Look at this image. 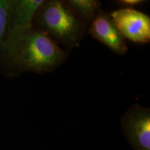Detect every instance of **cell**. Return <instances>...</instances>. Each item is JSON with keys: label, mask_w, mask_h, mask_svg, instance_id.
Wrapping results in <instances>:
<instances>
[{"label": "cell", "mask_w": 150, "mask_h": 150, "mask_svg": "<svg viewBox=\"0 0 150 150\" xmlns=\"http://www.w3.org/2000/svg\"><path fill=\"white\" fill-rule=\"evenodd\" d=\"M65 2L85 23L92 22L102 5L97 0H68Z\"/></svg>", "instance_id": "cell-7"}, {"label": "cell", "mask_w": 150, "mask_h": 150, "mask_svg": "<svg viewBox=\"0 0 150 150\" xmlns=\"http://www.w3.org/2000/svg\"><path fill=\"white\" fill-rule=\"evenodd\" d=\"M121 125L134 150H150L149 108L133 105L123 115Z\"/></svg>", "instance_id": "cell-4"}, {"label": "cell", "mask_w": 150, "mask_h": 150, "mask_svg": "<svg viewBox=\"0 0 150 150\" xmlns=\"http://www.w3.org/2000/svg\"><path fill=\"white\" fill-rule=\"evenodd\" d=\"M17 56L26 69L43 73L57 68L67 54L48 34L33 27L24 39Z\"/></svg>", "instance_id": "cell-2"}, {"label": "cell", "mask_w": 150, "mask_h": 150, "mask_svg": "<svg viewBox=\"0 0 150 150\" xmlns=\"http://www.w3.org/2000/svg\"><path fill=\"white\" fill-rule=\"evenodd\" d=\"M44 0H19L11 2L6 49L16 57L24 39L33 28L38 9Z\"/></svg>", "instance_id": "cell-3"}, {"label": "cell", "mask_w": 150, "mask_h": 150, "mask_svg": "<svg viewBox=\"0 0 150 150\" xmlns=\"http://www.w3.org/2000/svg\"><path fill=\"white\" fill-rule=\"evenodd\" d=\"M11 1L0 0V47L4 37L10 15Z\"/></svg>", "instance_id": "cell-8"}, {"label": "cell", "mask_w": 150, "mask_h": 150, "mask_svg": "<svg viewBox=\"0 0 150 150\" xmlns=\"http://www.w3.org/2000/svg\"><path fill=\"white\" fill-rule=\"evenodd\" d=\"M90 33L115 53L122 55L127 48L125 38L118 31L110 15L99 10L91 22Z\"/></svg>", "instance_id": "cell-6"}, {"label": "cell", "mask_w": 150, "mask_h": 150, "mask_svg": "<svg viewBox=\"0 0 150 150\" xmlns=\"http://www.w3.org/2000/svg\"><path fill=\"white\" fill-rule=\"evenodd\" d=\"M109 15L125 39L136 43L149 42L150 18L147 14L134 8H124Z\"/></svg>", "instance_id": "cell-5"}, {"label": "cell", "mask_w": 150, "mask_h": 150, "mask_svg": "<svg viewBox=\"0 0 150 150\" xmlns=\"http://www.w3.org/2000/svg\"><path fill=\"white\" fill-rule=\"evenodd\" d=\"M118 4L120 5L127 6V8H131V6H136L140 5L145 2L142 0H120L117 1Z\"/></svg>", "instance_id": "cell-9"}, {"label": "cell", "mask_w": 150, "mask_h": 150, "mask_svg": "<svg viewBox=\"0 0 150 150\" xmlns=\"http://www.w3.org/2000/svg\"><path fill=\"white\" fill-rule=\"evenodd\" d=\"M35 19L36 28L67 48L78 47L84 36L86 24L65 1H44L38 9Z\"/></svg>", "instance_id": "cell-1"}]
</instances>
